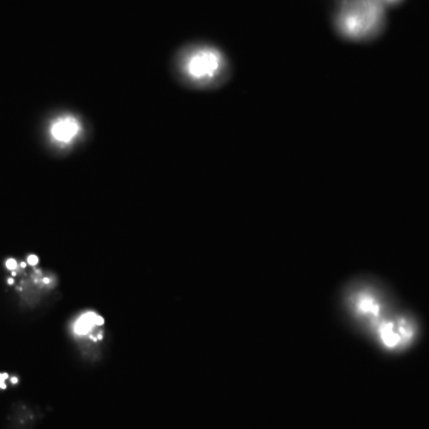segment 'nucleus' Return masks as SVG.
I'll return each instance as SVG.
<instances>
[{"instance_id": "nucleus-8", "label": "nucleus", "mask_w": 429, "mask_h": 429, "mask_svg": "<svg viewBox=\"0 0 429 429\" xmlns=\"http://www.w3.org/2000/svg\"><path fill=\"white\" fill-rule=\"evenodd\" d=\"M6 378H8V374H0V388H6V385L4 384V381Z\"/></svg>"}, {"instance_id": "nucleus-3", "label": "nucleus", "mask_w": 429, "mask_h": 429, "mask_svg": "<svg viewBox=\"0 0 429 429\" xmlns=\"http://www.w3.org/2000/svg\"><path fill=\"white\" fill-rule=\"evenodd\" d=\"M370 335L384 351H401L414 341L416 325L407 315H388L371 330Z\"/></svg>"}, {"instance_id": "nucleus-10", "label": "nucleus", "mask_w": 429, "mask_h": 429, "mask_svg": "<svg viewBox=\"0 0 429 429\" xmlns=\"http://www.w3.org/2000/svg\"><path fill=\"white\" fill-rule=\"evenodd\" d=\"M388 1H396V0H388Z\"/></svg>"}, {"instance_id": "nucleus-9", "label": "nucleus", "mask_w": 429, "mask_h": 429, "mask_svg": "<svg viewBox=\"0 0 429 429\" xmlns=\"http://www.w3.org/2000/svg\"><path fill=\"white\" fill-rule=\"evenodd\" d=\"M38 259L36 256H30L29 259H28V263H29L30 265H33V266H35V265L38 264Z\"/></svg>"}, {"instance_id": "nucleus-4", "label": "nucleus", "mask_w": 429, "mask_h": 429, "mask_svg": "<svg viewBox=\"0 0 429 429\" xmlns=\"http://www.w3.org/2000/svg\"><path fill=\"white\" fill-rule=\"evenodd\" d=\"M222 67V56L211 48L197 49L186 59L188 75L196 80L214 78Z\"/></svg>"}, {"instance_id": "nucleus-1", "label": "nucleus", "mask_w": 429, "mask_h": 429, "mask_svg": "<svg viewBox=\"0 0 429 429\" xmlns=\"http://www.w3.org/2000/svg\"><path fill=\"white\" fill-rule=\"evenodd\" d=\"M341 304L346 317L364 334H370L389 315L388 303L381 286L365 277L355 278L344 285Z\"/></svg>"}, {"instance_id": "nucleus-5", "label": "nucleus", "mask_w": 429, "mask_h": 429, "mask_svg": "<svg viewBox=\"0 0 429 429\" xmlns=\"http://www.w3.org/2000/svg\"><path fill=\"white\" fill-rule=\"evenodd\" d=\"M103 325L104 318L102 316L93 311H86L75 318L72 325V330H73L75 337L99 340L102 339L100 328L103 327Z\"/></svg>"}, {"instance_id": "nucleus-7", "label": "nucleus", "mask_w": 429, "mask_h": 429, "mask_svg": "<svg viewBox=\"0 0 429 429\" xmlns=\"http://www.w3.org/2000/svg\"><path fill=\"white\" fill-rule=\"evenodd\" d=\"M6 266H8V268H10V270H15V268H17V263H16V260L9 259L8 263H6Z\"/></svg>"}, {"instance_id": "nucleus-2", "label": "nucleus", "mask_w": 429, "mask_h": 429, "mask_svg": "<svg viewBox=\"0 0 429 429\" xmlns=\"http://www.w3.org/2000/svg\"><path fill=\"white\" fill-rule=\"evenodd\" d=\"M384 8L381 0H346L337 13V29L346 38L364 40L381 30Z\"/></svg>"}, {"instance_id": "nucleus-6", "label": "nucleus", "mask_w": 429, "mask_h": 429, "mask_svg": "<svg viewBox=\"0 0 429 429\" xmlns=\"http://www.w3.org/2000/svg\"><path fill=\"white\" fill-rule=\"evenodd\" d=\"M79 124L72 117H65L54 123L52 126V135L60 142H70L78 134Z\"/></svg>"}]
</instances>
